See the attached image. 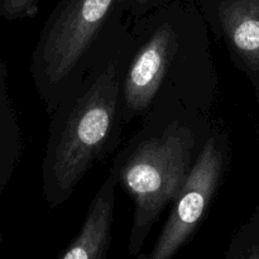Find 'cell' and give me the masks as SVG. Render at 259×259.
Instances as JSON below:
<instances>
[{
  "label": "cell",
  "mask_w": 259,
  "mask_h": 259,
  "mask_svg": "<svg viewBox=\"0 0 259 259\" xmlns=\"http://www.w3.org/2000/svg\"><path fill=\"white\" fill-rule=\"evenodd\" d=\"M124 12L123 0H60L43 25L32 71L46 100L60 103L99 38Z\"/></svg>",
  "instance_id": "2"
},
{
  "label": "cell",
  "mask_w": 259,
  "mask_h": 259,
  "mask_svg": "<svg viewBox=\"0 0 259 259\" xmlns=\"http://www.w3.org/2000/svg\"><path fill=\"white\" fill-rule=\"evenodd\" d=\"M116 184L118 169L114 166L94 196L80 232L58 259H108Z\"/></svg>",
  "instance_id": "6"
},
{
  "label": "cell",
  "mask_w": 259,
  "mask_h": 259,
  "mask_svg": "<svg viewBox=\"0 0 259 259\" xmlns=\"http://www.w3.org/2000/svg\"><path fill=\"white\" fill-rule=\"evenodd\" d=\"M194 137L177 124L161 137L144 141L118 169V182L134 200L128 250L139 254L149 232L169 202L179 195L191 161Z\"/></svg>",
  "instance_id": "3"
},
{
  "label": "cell",
  "mask_w": 259,
  "mask_h": 259,
  "mask_svg": "<svg viewBox=\"0 0 259 259\" xmlns=\"http://www.w3.org/2000/svg\"><path fill=\"white\" fill-rule=\"evenodd\" d=\"M224 153L219 142L209 138L187 174L174 201L171 215L147 259H174L194 237L219 185Z\"/></svg>",
  "instance_id": "4"
},
{
  "label": "cell",
  "mask_w": 259,
  "mask_h": 259,
  "mask_svg": "<svg viewBox=\"0 0 259 259\" xmlns=\"http://www.w3.org/2000/svg\"><path fill=\"white\" fill-rule=\"evenodd\" d=\"M147 255H148V254H144V253H139V254H137L133 259H147Z\"/></svg>",
  "instance_id": "11"
},
{
  "label": "cell",
  "mask_w": 259,
  "mask_h": 259,
  "mask_svg": "<svg viewBox=\"0 0 259 259\" xmlns=\"http://www.w3.org/2000/svg\"><path fill=\"white\" fill-rule=\"evenodd\" d=\"M123 76L124 58L119 52L62 98L43 163L46 199L52 207L71 196L108 147L120 114Z\"/></svg>",
  "instance_id": "1"
},
{
  "label": "cell",
  "mask_w": 259,
  "mask_h": 259,
  "mask_svg": "<svg viewBox=\"0 0 259 259\" xmlns=\"http://www.w3.org/2000/svg\"><path fill=\"white\" fill-rule=\"evenodd\" d=\"M176 2L156 9V27L152 34L134 55L124 71L120 91L121 118L144 113L158 93L159 86L174 61L177 51L175 29Z\"/></svg>",
  "instance_id": "5"
},
{
  "label": "cell",
  "mask_w": 259,
  "mask_h": 259,
  "mask_svg": "<svg viewBox=\"0 0 259 259\" xmlns=\"http://www.w3.org/2000/svg\"><path fill=\"white\" fill-rule=\"evenodd\" d=\"M38 3L39 0H0V22L34 17Z\"/></svg>",
  "instance_id": "9"
},
{
  "label": "cell",
  "mask_w": 259,
  "mask_h": 259,
  "mask_svg": "<svg viewBox=\"0 0 259 259\" xmlns=\"http://www.w3.org/2000/svg\"><path fill=\"white\" fill-rule=\"evenodd\" d=\"M3 78V71L0 70V195L9 180L19 152L17 121L5 94Z\"/></svg>",
  "instance_id": "8"
},
{
  "label": "cell",
  "mask_w": 259,
  "mask_h": 259,
  "mask_svg": "<svg viewBox=\"0 0 259 259\" xmlns=\"http://www.w3.org/2000/svg\"><path fill=\"white\" fill-rule=\"evenodd\" d=\"M202 7L238 55L259 71V0H204Z\"/></svg>",
  "instance_id": "7"
},
{
  "label": "cell",
  "mask_w": 259,
  "mask_h": 259,
  "mask_svg": "<svg viewBox=\"0 0 259 259\" xmlns=\"http://www.w3.org/2000/svg\"><path fill=\"white\" fill-rule=\"evenodd\" d=\"M176 0H123V7L133 17H142Z\"/></svg>",
  "instance_id": "10"
}]
</instances>
